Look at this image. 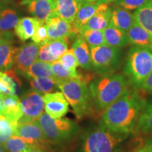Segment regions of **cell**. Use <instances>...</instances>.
Returning <instances> with one entry per match:
<instances>
[{"instance_id": "obj_43", "label": "cell", "mask_w": 152, "mask_h": 152, "mask_svg": "<svg viewBox=\"0 0 152 152\" xmlns=\"http://www.w3.org/2000/svg\"><path fill=\"white\" fill-rule=\"evenodd\" d=\"M79 4H83L84 3H87V2H92V1H99V0H76Z\"/></svg>"}, {"instance_id": "obj_27", "label": "cell", "mask_w": 152, "mask_h": 152, "mask_svg": "<svg viewBox=\"0 0 152 152\" xmlns=\"http://www.w3.org/2000/svg\"><path fill=\"white\" fill-rule=\"evenodd\" d=\"M26 75L30 78L50 77L53 79V73L50 64L37 60L32 64Z\"/></svg>"}, {"instance_id": "obj_30", "label": "cell", "mask_w": 152, "mask_h": 152, "mask_svg": "<svg viewBox=\"0 0 152 152\" xmlns=\"http://www.w3.org/2000/svg\"><path fill=\"white\" fill-rule=\"evenodd\" d=\"M137 128L144 134H152V104L146 105L138 119Z\"/></svg>"}, {"instance_id": "obj_23", "label": "cell", "mask_w": 152, "mask_h": 152, "mask_svg": "<svg viewBox=\"0 0 152 152\" xmlns=\"http://www.w3.org/2000/svg\"><path fill=\"white\" fill-rule=\"evenodd\" d=\"M103 33L105 42L109 46L121 48L129 43L126 32L115 27L111 23L103 30Z\"/></svg>"}, {"instance_id": "obj_20", "label": "cell", "mask_w": 152, "mask_h": 152, "mask_svg": "<svg viewBox=\"0 0 152 152\" xmlns=\"http://www.w3.org/2000/svg\"><path fill=\"white\" fill-rule=\"evenodd\" d=\"M78 66L86 70L92 68L91 52L90 47L80 35H77V39L72 46Z\"/></svg>"}, {"instance_id": "obj_5", "label": "cell", "mask_w": 152, "mask_h": 152, "mask_svg": "<svg viewBox=\"0 0 152 152\" xmlns=\"http://www.w3.org/2000/svg\"><path fill=\"white\" fill-rule=\"evenodd\" d=\"M152 71V49L133 47L129 51L123 73L130 83L141 88L144 80Z\"/></svg>"}, {"instance_id": "obj_44", "label": "cell", "mask_w": 152, "mask_h": 152, "mask_svg": "<svg viewBox=\"0 0 152 152\" xmlns=\"http://www.w3.org/2000/svg\"><path fill=\"white\" fill-rule=\"evenodd\" d=\"M101 1H102V2H104V3H107V4H113L115 2L116 0H101Z\"/></svg>"}, {"instance_id": "obj_4", "label": "cell", "mask_w": 152, "mask_h": 152, "mask_svg": "<svg viewBox=\"0 0 152 152\" xmlns=\"http://www.w3.org/2000/svg\"><path fill=\"white\" fill-rule=\"evenodd\" d=\"M68 104L73 107L77 118L89 114L92 109V103L87 80L81 75L73 77L58 85Z\"/></svg>"}, {"instance_id": "obj_9", "label": "cell", "mask_w": 152, "mask_h": 152, "mask_svg": "<svg viewBox=\"0 0 152 152\" xmlns=\"http://www.w3.org/2000/svg\"><path fill=\"white\" fill-rule=\"evenodd\" d=\"M40 45L30 42L17 48L14 56V64L19 73L26 74L29 68L37 60Z\"/></svg>"}, {"instance_id": "obj_26", "label": "cell", "mask_w": 152, "mask_h": 152, "mask_svg": "<svg viewBox=\"0 0 152 152\" xmlns=\"http://www.w3.org/2000/svg\"><path fill=\"white\" fill-rule=\"evenodd\" d=\"M30 86L31 89L43 95L52 93L56 90V83L54 80L50 77H37L30 78Z\"/></svg>"}, {"instance_id": "obj_1", "label": "cell", "mask_w": 152, "mask_h": 152, "mask_svg": "<svg viewBox=\"0 0 152 152\" xmlns=\"http://www.w3.org/2000/svg\"><path fill=\"white\" fill-rule=\"evenodd\" d=\"M146 105L135 92L128 90L104 111L100 124L111 132L128 136Z\"/></svg>"}, {"instance_id": "obj_40", "label": "cell", "mask_w": 152, "mask_h": 152, "mask_svg": "<svg viewBox=\"0 0 152 152\" xmlns=\"http://www.w3.org/2000/svg\"><path fill=\"white\" fill-rule=\"evenodd\" d=\"M24 152H47L46 149L43 147V146H39V145H33L29 149H28L27 151Z\"/></svg>"}, {"instance_id": "obj_32", "label": "cell", "mask_w": 152, "mask_h": 152, "mask_svg": "<svg viewBox=\"0 0 152 152\" xmlns=\"http://www.w3.org/2000/svg\"><path fill=\"white\" fill-rule=\"evenodd\" d=\"M33 145L35 144H29L23 138L14 134H13L4 144L7 152H24Z\"/></svg>"}, {"instance_id": "obj_3", "label": "cell", "mask_w": 152, "mask_h": 152, "mask_svg": "<svg viewBox=\"0 0 152 152\" xmlns=\"http://www.w3.org/2000/svg\"><path fill=\"white\" fill-rule=\"evenodd\" d=\"M127 137L100 124L83 133L77 152H121V145Z\"/></svg>"}, {"instance_id": "obj_45", "label": "cell", "mask_w": 152, "mask_h": 152, "mask_svg": "<svg viewBox=\"0 0 152 152\" xmlns=\"http://www.w3.org/2000/svg\"><path fill=\"white\" fill-rule=\"evenodd\" d=\"M0 152H7V150L5 149L4 144L1 143H0Z\"/></svg>"}, {"instance_id": "obj_24", "label": "cell", "mask_w": 152, "mask_h": 152, "mask_svg": "<svg viewBox=\"0 0 152 152\" xmlns=\"http://www.w3.org/2000/svg\"><path fill=\"white\" fill-rule=\"evenodd\" d=\"M4 107L2 114L11 121L18 122L23 116V111L20 100L17 95H7L3 96Z\"/></svg>"}, {"instance_id": "obj_21", "label": "cell", "mask_w": 152, "mask_h": 152, "mask_svg": "<svg viewBox=\"0 0 152 152\" xmlns=\"http://www.w3.org/2000/svg\"><path fill=\"white\" fill-rule=\"evenodd\" d=\"M80 5L76 0H56L54 14L65 21L72 23Z\"/></svg>"}, {"instance_id": "obj_34", "label": "cell", "mask_w": 152, "mask_h": 152, "mask_svg": "<svg viewBox=\"0 0 152 152\" xmlns=\"http://www.w3.org/2000/svg\"><path fill=\"white\" fill-rule=\"evenodd\" d=\"M58 60L71 72L74 77H77L78 76V74L76 71L78 64H77L73 49H68Z\"/></svg>"}, {"instance_id": "obj_18", "label": "cell", "mask_w": 152, "mask_h": 152, "mask_svg": "<svg viewBox=\"0 0 152 152\" xmlns=\"http://www.w3.org/2000/svg\"><path fill=\"white\" fill-rule=\"evenodd\" d=\"M102 3V1L99 0L92 2L84 3L80 5L75 18L72 23L73 28L79 35L82 28L87 22V20L97 12Z\"/></svg>"}, {"instance_id": "obj_6", "label": "cell", "mask_w": 152, "mask_h": 152, "mask_svg": "<svg viewBox=\"0 0 152 152\" xmlns=\"http://www.w3.org/2000/svg\"><path fill=\"white\" fill-rule=\"evenodd\" d=\"M47 143L61 144L68 141L77 134L78 128L73 121L67 119L53 118L42 113L38 119Z\"/></svg>"}, {"instance_id": "obj_33", "label": "cell", "mask_w": 152, "mask_h": 152, "mask_svg": "<svg viewBox=\"0 0 152 152\" xmlns=\"http://www.w3.org/2000/svg\"><path fill=\"white\" fill-rule=\"evenodd\" d=\"M68 37H62L47 42L49 51L57 59L68 50Z\"/></svg>"}, {"instance_id": "obj_47", "label": "cell", "mask_w": 152, "mask_h": 152, "mask_svg": "<svg viewBox=\"0 0 152 152\" xmlns=\"http://www.w3.org/2000/svg\"><path fill=\"white\" fill-rule=\"evenodd\" d=\"M1 1H4V2H10L11 0H1Z\"/></svg>"}, {"instance_id": "obj_22", "label": "cell", "mask_w": 152, "mask_h": 152, "mask_svg": "<svg viewBox=\"0 0 152 152\" xmlns=\"http://www.w3.org/2000/svg\"><path fill=\"white\" fill-rule=\"evenodd\" d=\"M41 23H43L35 17H24L19 19L14 28V33L19 39L25 42L33 37L36 29Z\"/></svg>"}, {"instance_id": "obj_2", "label": "cell", "mask_w": 152, "mask_h": 152, "mask_svg": "<svg viewBox=\"0 0 152 152\" xmlns=\"http://www.w3.org/2000/svg\"><path fill=\"white\" fill-rule=\"evenodd\" d=\"M89 89L92 106L101 112L128 90V83L122 74H111L94 79L90 83Z\"/></svg>"}, {"instance_id": "obj_7", "label": "cell", "mask_w": 152, "mask_h": 152, "mask_svg": "<svg viewBox=\"0 0 152 152\" xmlns=\"http://www.w3.org/2000/svg\"><path fill=\"white\" fill-rule=\"evenodd\" d=\"M90 49L92 67L102 73L114 71L118 65L121 51L120 48L103 45Z\"/></svg>"}, {"instance_id": "obj_13", "label": "cell", "mask_w": 152, "mask_h": 152, "mask_svg": "<svg viewBox=\"0 0 152 152\" xmlns=\"http://www.w3.org/2000/svg\"><path fill=\"white\" fill-rule=\"evenodd\" d=\"M22 4L27 7L30 14L45 23L47 19L54 14L56 0H24Z\"/></svg>"}, {"instance_id": "obj_8", "label": "cell", "mask_w": 152, "mask_h": 152, "mask_svg": "<svg viewBox=\"0 0 152 152\" xmlns=\"http://www.w3.org/2000/svg\"><path fill=\"white\" fill-rule=\"evenodd\" d=\"M23 116L18 123L37 121L45 109L42 95L30 89L22 95L20 99Z\"/></svg>"}, {"instance_id": "obj_25", "label": "cell", "mask_w": 152, "mask_h": 152, "mask_svg": "<svg viewBox=\"0 0 152 152\" xmlns=\"http://www.w3.org/2000/svg\"><path fill=\"white\" fill-rule=\"evenodd\" d=\"M136 21L152 36V0L133 13Z\"/></svg>"}, {"instance_id": "obj_41", "label": "cell", "mask_w": 152, "mask_h": 152, "mask_svg": "<svg viewBox=\"0 0 152 152\" xmlns=\"http://www.w3.org/2000/svg\"><path fill=\"white\" fill-rule=\"evenodd\" d=\"M144 148H145V149H147L148 150H149V151H152V137L149 138V140L146 142L145 147H144Z\"/></svg>"}, {"instance_id": "obj_14", "label": "cell", "mask_w": 152, "mask_h": 152, "mask_svg": "<svg viewBox=\"0 0 152 152\" xmlns=\"http://www.w3.org/2000/svg\"><path fill=\"white\" fill-rule=\"evenodd\" d=\"M110 16H111V7H109V4L102 2L97 12L87 20V22L82 28L80 33L88 30H104L109 26L110 23Z\"/></svg>"}, {"instance_id": "obj_36", "label": "cell", "mask_w": 152, "mask_h": 152, "mask_svg": "<svg viewBox=\"0 0 152 152\" xmlns=\"http://www.w3.org/2000/svg\"><path fill=\"white\" fill-rule=\"evenodd\" d=\"M31 38L33 42L39 44L40 45L47 42L49 41V38L48 35H47V28L46 24L41 23L39 25Z\"/></svg>"}, {"instance_id": "obj_48", "label": "cell", "mask_w": 152, "mask_h": 152, "mask_svg": "<svg viewBox=\"0 0 152 152\" xmlns=\"http://www.w3.org/2000/svg\"><path fill=\"white\" fill-rule=\"evenodd\" d=\"M136 152H143V151H142V149H140V150H139V151H136Z\"/></svg>"}, {"instance_id": "obj_15", "label": "cell", "mask_w": 152, "mask_h": 152, "mask_svg": "<svg viewBox=\"0 0 152 152\" xmlns=\"http://www.w3.org/2000/svg\"><path fill=\"white\" fill-rule=\"evenodd\" d=\"M134 21L135 18L134 14L130 11L113 4L111 7L110 23L115 27L127 33Z\"/></svg>"}, {"instance_id": "obj_38", "label": "cell", "mask_w": 152, "mask_h": 152, "mask_svg": "<svg viewBox=\"0 0 152 152\" xmlns=\"http://www.w3.org/2000/svg\"><path fill=\"white\" fill-rule=\"evenodd\" d=\"M0 94L2 96L7 95H13L10 87L1 77V71H0Z\"/></svg>"}, {"instance_id": "obj_35", "label": "cell", "mask_w": 152, "mask_h": 152, "mask_svg": "<svg viewBox=\"0 0 152 152\" xmlns=\"http://www.w3.org/2000/svg\"><path fill=\"white\" fill-rule=\"evenodd\" d=\"M149 1V0H116L113 4L128 11H135Z\"/></svg>"}, {"instance_id": "obj_19", "label": "cell", "mask_w": 152, "mask_h": 152, "mask_svg": "<svg viewBox=\"0 0 152 152\" xmlns=\"http://www.w3.org/2000/svg\"><path fill=\"white\" fill-rule=\"evenodd\" d=\"M19 20L16 11L0 4V32L1 36L12 37L13 30Z\"/></svg>"}, {"instance_id": "obj_17", "label": "cell", "mask_w": 152, "mask_h": 152, "mask_svg": "<svg viewBox=\"0 0 152 152\" xmlns=\"http://www.w3.org/2000/svg\"><path fill=\"white\" fill-rule=\"evenodd\" d=\"M128 42L134 47H145L152 49V36L138 23L134 22L127 32Z\"/></svg>"}, {"instance_id": "obj_29", "label": "cell", "mask_w": 152, "mask_h": 152, "mask_svg": "<svg viewBox=\"0 0 152 152\" xmlns=\"http://www.w3.org/2000/svg\"><path fill=\"white\" fill-rule=\"evenodd\" d=\"M50 66L53 73V80L56 83L57 86L61 83L74 77L71 72L58 60L51 63Z\"/></svg>"}, {"instance_id": "obj_11", "label": "cell", "mask_w": 152, "mask_h": 152, "mask_svg": "<svg viewBox=\"0 0 152 152\" xmlns=\"http://www.w3.org/2000/svg\"><path fill=\"white\" fill-rule=\"evenodd\" d=\"M46 113L53 118H61L69 111L68 102L61 92L49 93L42 96Z\"/></svg>"}, {"instance_id": "obj_37", "label": "cell", "mask_w": 152, "mask_h": 152, "mask_svg": "<svg viewBox=\"0 0 152 152\" xmlns=\"http://www.w3.org/2000/svg\"><path fill=\"white\" fill-rule=\"evenodd\" d=\"M37 60L40 61L48 63V64H51V63L54 62L58 59H57L56 57L53 56L52 53L50 52L49 49L48 43L46 42L40 46Z\"/></svg>"}, {"instance_id": "obj_28", "label": "cell", "mask_w": 152, "mask_h": 152, "mask_svg": "<svg viewBox=\"0 0 152 152\" xmlns=\"http://www.w3.org/2000/svg\"><path fill=\"white\" fill-rule=\"evenodd\" d=\"M18 122L11 121L4 114H0V143L4 144L14 134Z\"/></svg>"}, {"instance_id": "obj_46", "label": "cell", "mask_w": 152, "mask_h": 152, "mask_svg": "<svg viewBox=\"0 0 152 152\" xmlns=\"http://www.w3.org/2000/svg\"><path fill=\"white\" fill-rule=\"evenodd\" d=\"M142 149V151H143V152H152L151 151H149V150L145 149V148H143V149Z\"/></svg>"}, {"instance_id": "obj_42", "label": "cell", "mask_w": 152, "mask_h": 152, "mask_svg": "<svg viewBox=\"0 0 152 152\" xmlns=\"http://www.w3.org/2000/svg\"><path fill=\"white\" fill-rule=\"evenodd\" d=\"M4 107V102L3 96L0 94V114H2V111Z\"/></svg>"}, {"instance_id": "obj_49", "label": "cell", "mask_w": 152, "mask_h": 152, "mask_svg": "<svg viewBox=\"0 0 152 152\" xmlns=\"http://www.w3.org/2000/svg\"><path fill=\"white\" fill-rule=\"evenodd\" d=\"M1 32H0V40H1Z\"/></svg>"}, {"instance_id": "obj_31", "label": "cell", "mask_w": 152, "mask_h": 152, "mask_svg": "<svg viewBox=\"0 0 152 152\" xmlns=\"http://www.w3.org/2000/svg\"><path fill=\"white\" fill-rule=\"evenodd\" d=\"M80 35L85 39L90 48L101 46L106 44L103 30H85V31L81 32Z\"/></svg>"}, {"instance_id": "obj_16", "label": "cell", "mask_w": 152, "mask_h": 152, "mask_svg": "<svg viewBox=\"0 0 152 152\" xmlns=\"http://www.w3.org/2000/svg\"><path fill=\"white\" fill-rule=\"evenodd\" d=\"M17 48L14 46L11 37L1 36L0 40V71L10 70L14 64Z\"/></svg>"}, {"instance_id": "obj_10", "label": "cell", "mask_w": 152, "mask_h": 152, "mask_svg": "<svg viewBox=\"0 0 152 152\" xmlns=\"http://www.w3.org/2000/svg\"><path fill=\"white\" fill-rule=\"evenodd\" d=\"M14 134L31 144L43 146L47 143L38 120L32 122L18 123Z\"/></svg>"}, {"instance_id": "obj_39", "label": "cell", "mask_w": 152, "mask_h": 152, "mask_svg": "<svg viewBox=\"0 0 152 152\" xmlns=\"http://www.w3.org/2000/svg\"><path fill=\"white\" fill-rule=\"evenodd\" d=\"M141 88L149 94H152V71L148 76L147 78L144 80Z\"/></svg>"}, {"instance_id": "obj_12", "label": "cell", "mask_w": 152, "mask_h": 152, "mask_svg": "<svg viewBox=\"0 0 152 152\" xmlns=\"http://www.w3.org/2000/svg\"><path fill=\"white\" fill-rule=\"evenodd\" d=\"M45 24L47 28L49 40L79 35L73 28L72 23L65 21L54 14L47 19Z\"/></svg>"}]
</instances>
